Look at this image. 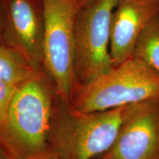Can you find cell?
Wrapping results in <instances>:
<instances>
[{"label":"cell","instance_id":"obj_1","mask_svg":"<svg viewBox=\"0 0 159 159\" xmlns=\"http://www.w3.org/2000/svg\"><path fill=\"white\" fill-rule=\"evenodd\" d=\"M52 122L50 90L39 72L18 87L0 143L16 159L41 152L49 148Z\"/></svg>","mask_w":159,"mask_h":159},{"label":"cell","instance_id":"obj_2","mask_svg":"<svg viewBox=\"0 0 159 159\" xmlns=\"http://www.w3.org/2000/svg\"><path fill=\"white\" fill-rule=\"evenodd\" d=\"M134 105L94 112H80L69 107L53 119L49 147L61 159H92L105 154Z\"/></svg>","mask_w":159,"mask_h":159},{"label":"cell","instance_id":"obj_3","mask_svg":"<svg viewBox=\"0 0 159 159\" xmlns=\"http://www.w3.org/2000/svg\"><path fill=\"white\" fill-rule=\"evenodd\" d=\"M75 88L70 108L80 112L107 111L159 100V75L142 61L132 57Z\"/></svg>","mask_w":159,"mask_h":159},{"label":"cell","instance_id":"obj_4","mask_svg":"<svg viewBox=\"0 0 159 159\" xmlns=\"http://www.w3.org/2000/svg\"><path fill=\"white\" fill-rule=\"evenodd\" d=\"M43 33L42 65L64 102L71 101L75 87L74 43L78 0H41Z\"/></svg>","mask_w":159,"mask_h":159},{"label":"cell","instance_id":"obj_5","mask_svg":"<svg viewBox=\"0 0 159 159\" xmlns=\"http://www.w3.org/2000/svg\"><path fill=\"white\" fill-rule=\"evenodd\" d=\"M118 0H91L77 14L75 31L74 73L77 86L114 67L110 52L111 19Z\"/></svg>","mask_w":159,"mask_h":159},{"label":"cell","instance_id":"obj_6","mask_svg":"<svg viewBox=\"0 0 159 159\" xmlns=\"http://www.w3.org/2000/svg\"><path fill=\"white\" fill-rule=\"evenodd\" d=\"M4 11L2 41L39 71L43 61V21L41 0H1Z\"/></svg>","mask_w":159,"mask_h":159},{"label":"cell","instance_id":"obj_7","mask_svg":"<svg viewBox=\"0 0 159 159\" xmlns=\"http://www.w3.org/2000/svg\"><path fill=\"white\" fill-rule=\"evenodd\" d=\"M102 159H159V100L135 104Z\"/></svg>","mask_w":159,"mask_h":159},{"label":"cell","instance_id":"obj_8","mask_svg":"<svg viewBox=\"0 0 159 159\" xmlns=\"http://www.w3.org/2000/svg\"><path fill=\"white\" fill-rule=\"evenodd\" d=\"M159 15V0H118L111 19L110 52L114 66L132 58L139 35Z\"/></svg>","mask_w":159,"mask_h":159},{"label":"cell","instance_id":"obj_9","mask_svg":"<svg viewBox=\"0 0 159 159\" xmlns=\"http://www.w3.org/2000/svg\"><path fill=\"white\" fill-rule=\"evenodd\" d=\"M39 72L14 49L0 42V80L19 86Z\"/></svg>","mask_w":159,"mask_h":159},{"label":"cell","instance_id":"obj_10","mask_svg":"<svg viewBox=\"0 0 159 159\" xmlns=\"http://www.w3.org/2000/svg\"><path fill=\"white\" fill-rule=\"evenodd\" d=\"M133 57L142 61L159 75V15L151 20L139 35Z\"/></svg>","mask_w":159,"mask_h":159},{"label":"cell","instance_id":"obj_11","mask_svg":"<svg viewBox=\"0 0 159 159\" xmlns=\"http://www.w3.org/2000/svg\"><path fill=\"white\" fill-rule=\"evenodd\" d=\"M19 86L0 80V134L5 129L10 107Z\"/></svg>","mask_w":159,"mask_h":159},{"label":"cell","instance_id":"obj_12","mask_svg":"<svg viewBox=\"0 0 159 159\" xmlns=\"http://www.w3.org/2000/svg\"><path fill=\"white\" fill-rule=\"evenodd\" d=\"M20 159H61L58 156L49 148L46 150L36 152V153L30 155Z\"/></svg>","mask_w":159,"mask_h":159},{"label":"cell","instance_id":"obj_13","mask_svg":"<svg viewBox=\"0 0 159 159\" xmlns=\"http://www.w3.org/2000/svg\"><path fill=\"white\" fill-rule=\"evenodd\" d=\"M0 159H16L1 143H0Z\"/></svg>","mask_w":159,"mask_h":159},{"label":"cell","instance_id":"obj_14","mask_svg":"<svg viewBox=\"0 0 159 159\" xmlns=\"http://www.w3.org/2000/svg\"><path fill=\"white\" fill-rule=\"evenodd\" d=\"M3 28H4V11L2 8V1L0 0V42L2 41Z\"/></svg>","mask_w":159,"mask_h":159},{"label":"cell","instance_id":"obj_15","mask_svg":"<svg viewBox=\"0 0 159 159\" xmlns=\"http://www.w3.org/2000/svg\"><path fill=\"white\" fill-rule=\"evenodd\" d=\"M91 0H78V2H79L80 5V6H81V7H82L83 5H85V4L89 2Z\"/></svg>","mask_w":159,"mask_h":159}]
</instances>
